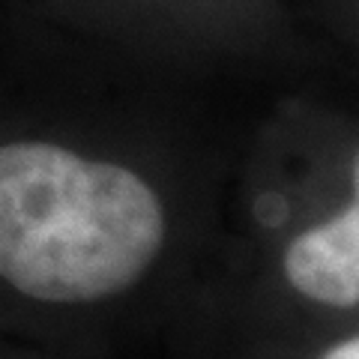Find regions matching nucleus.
Instances as JSON below:
<instances>
[{
  "label": "nucleus",
  "instance_id": "obj_3",
  "mask_svg": "<svg viewBox=\"0 0 359 359\" xmlns=\"http://www.w3.org/2000/svg\"><path fill=\"white\" fill-rule=\"evenodd\" d=\"M318 359H359V332L347 335V339H341V341H335Z\"/></svg>",
  "mask_w": 359,
  "mask_h": 359
},
{
  "label": "nucleus",
  "instance_id": "obj_1",
  "mask_svg": "<svg viewBox=\"0 0 359 359\" xmlns=\"http://www.w3.org/2000/svg\"><path fill=\"white\" fill-rule=\"evenodd\" d=\"M174 237V192L126 150L0 90V287L81 309L138 287Z\"/></svg>",
  "mask_w": 359,
  "mask_h": 359
},
{
  "label": "nucleus",
  "instance_id": "obj_2",
  "mask_svg": "<svg viewBox=\"0 0 359 359\" xmlns=\"http://www.w3.org/2000/svg\"><path fill=\"white\" fill-rule=\"evenodd\" d=\"M330 207L297 224L282 245V278L299 299L332 311L359 309V144L330 177Z\"/></svg>",
  "mask_w": 359,
  "mask_h": 359
}]
</instances>
